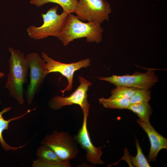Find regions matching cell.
<instances>
[{
	"mask_svg": "<svg viewBox=\"0 0 167 167\" xmlns=\"http://www.w3.org/2000/svg\"><path fill=\"white\" fill-rule=\"evenodd\" d=\"M98 79L108 81L117 86H123L137 89H149L158 80L154 70L150 69L146 73L135 72L132 75H113L108 77H99Z\"/></svg>",
	"mask_w": 167,
	"mask_h": 167,
	"instance_id": "cell-8",
	"label": "cell"
},
{
	"mask_svg": "<svg viewBox=\"0 0 167 167\" xmlns=\"http://www.w3.org/2000/svg\"><path fill=\"white\" fill-rule=\"evenodd\" d=\"M58 7L55 6L51 8L45 13L41 14L43 20L41 25H31L27 28V32L30 38L39 40L49 36L58 37L66 24L68 14L64 11L60 14H58Z\"/></svg>",
	"mask_w": 167,
	"mask_h": 167,
	"instance_id": "cell-3",
	"label": "cell"
},
{
	"mask_svg": "<svg viewBox=\"0 0 167 167\" xmlns=\"http://www.w3.org/2000/svg\"><path fill=\"white\" fill-rule=\"evenodd\" d=\"M11 55L8 60L9 72L5 88L9 91L10 96L23 105L24 84L27 82L29 64L26 56L19 50L11 47L8 48Z\"/></svg>",
	"mask_w": 167,
	"mask_h": 167,
	"instance_id": "cell-1",
	"label": "cell"
},
{
	"mask_svg": "<svg viewBox=\"0 0 167 167\" xmlns=\"http://www.w3.org/2000/svg\"><path fill=\"white\" fill-rule=\"evenodd\" d=\"M137 153L135 156H130V161L134 166L136 167H150L151 166L142 152L138 140L136 139Z\"/></svg>",
	"mask_w": 167,
	"mask_h": 167,
	"instance_id": "cell-17",
	"label": "cell"
},
{
	"mask_svg": "<svg viewBox=\"0 0 167 167\" xmlns=\"http://www.w3.org/2000/svg\"><path fill=\"white\" fill-rule=\"evenodd\" d=\"M32 166L33 167H71L69 163H60L47 161L37 158L33 161Z\"/></svg>",
	"mask_w": 167,
	"mask_h": 167,
	"instance_id": "cell-20",
	"label": "cell"
},
{
	"mask_svg": "<svg viewBox=\"0 0 167 167\" xmlns=\"http://www.w3.org/2000/svg\"><path fill=\"white\" fill-rule=\"evenodd\" d=\"M36 155L38 158L49 161L67 163L62 160L53 149L46 144H41L36 150Z\"/></svg>",
	"mask_w": 167,
	"mask_h": 167,
	"instance_id": "cell-16",
	"label": "cell"
},
{
	"mask_svg": "<svg viewBox=\"0 0 167 167\" xmlns=\"http://www.w3.org/2000/svg\"><path fill=\"white\" fill-rule=\"evenodd\" d=\"M151 91L148 89H138L130 99L131 104L148 102L151 98Z\"/></svg>",
	"mask_w": 167,
	"mask_h": 167,
	"instance_id": "cell-19",
	"label": "cell"
},
{
	"mask_svg": "<svg viewBox=\"0 0 167 167\" xmlns=\"http://www.w3.org/2000/svg\"><path fill=\"white\" fill-rule=\"evenodd\" d=\"M79 78L80 85L69 96H56L50 99L48 105L51 109L57 110L66 106L76 104L80 106L83 112H89L90 105L87 99V92L92 84L82 77L79 76Z\"/></svg>",
	"mask_w": 167,
	"mask_h": 167,
	"instance_id": "cell-7",
	"label": "cell"
},
{
	"mask_svg": "<svg viewBox=\"0 0 167 167\" xmlns=\"http://www.w3.org/2000/svg\"><path fill=\"white\" fill-rule=\"evenodd\" d=\"M111 12L110 4L105 0H79L74 13L82 21L101 24L108 21Z\"/></svg>",
	"mask_w": 167,
	"mask_h": 167,
	"instance_id": "cell-5",
	"label": "cell"
},
{
	"mask_svg": "<svg viewBox=\"0 0 167 167\" xmlns=\"http://www.w3.org/2000/svg\"><path fill=\"white\" fill-rule=\"evenodd\" d=\"M26 56L29 64L30 82L25 94L28 103L31 105L48 74L45 62L39 54L32 52Z\"/></svg>",
	"mask_w": 167,
	"mask_h": 167,
	"instance_id": "cell-6",
	"label": "cell"
},
{
	"mask_svg": "<svg viewBox=\"0 0 167 167\" xmlns=\"http://www.w3.org/2000/svg\"><path fill=\"white\" fill-rule=\"evenodd\" d=\"M103 29L101 24L84 23L72 13L68 14L66 24L58 37L64 46L74 40L83 37L88 42L99 43L102 40Z\"/></svg>",
	"mask_w": 167,
	"mask_h": 167,
	"instance_id": "cell-2",
	"label": "cell"
},
{
	"mask_svg": "<svg viewBox=\"0 0 167 167\" xmlns=\"http://www.w3.org/2000/svg\"><path fill=\"white\" fill-rule=\"evenodd\" d=\"M41 144L49 146L62 160L67 163L76 158L79 151L74 137L68 132L54 130L42 139Z\"/></svg>",
	"mask_w": 167,
	"mask_h": 167,
	"instance_id": "cell-4",
	"label": "cell"
},
{
	"mask_svg": "<svg viewBox=\"0 0 167 167\" xmlns=\"http://www.w3.org/2000/svg\"><path fill=\"white\" fill-rule=\"evenodd\" d=\"M138 89L123 86H117L111 91L110 98L130 99Z\"/></svg>",
	"mask_w": 167,
	"mask_h": 167,
	"instance_id": "cell-18",
	"label": "cell"
},
{
	"mask_svg": "<svg viewBox=\"0 0 167 167\" xmlns=\"http://www.w3.org/2000/svg\"><path fill=\"white\" fill-rule=\"evenodd\" d=\"M137 122L147 135L150 143V148L147 158L149 161L155 162L159 151L167 149V139L155 130L150 123L137 120Z\"/></svg>",
	"mask_w": 167,
	"mask_h": 167,
	"instance_id": "cell-11",
	"label": "cell"
},
{
	"mask_svg": "<svg viewBox=\"0 0 167 167\" xmlns=\"http://www.w3.org/2000/svg\"><path fill=\"white\" fill-rule=\"evenodd\" d=\"M53 2L59 5L62 7L63 11L68 14L74 13L78 3L77 0H31L30 3L38 7L45 4Z\"/></svg>",
	"mask_w": 167,
	"mask_h": 167,
	"instance_id": "cell-13",
	"label": "cell"
},
{
	"mask_svg": "<svg viewBox=\"0 0 167 167\" xmlns=\"http://www.w3.org/2000/svg\"><path fill=\"white\" fill-rule=\"evenodd\" d=\"M12 108L10 106L5 107L0 111V143L2 148L6 151L11 150L14 151L21 148L24 147L27 143L22 146L19 147H14L11 146L8 144L4 139L2 135V132L4 130H7L9 129V123L11 122L22 118L27 114L30 113L32 110H34L36 109L35 108L32 110L28 109L26 112L20 116L11 118L8 120L5 119L3 117V114L10 111Z\"/></svg>",
	"mask_w": 167,
	"mask_h": 167,
	"instance_id": "cell-12",
	"label": "cell"
},
{
	"mask_svg": "<svg viewBox=\"0 0 167 167\" xmlns=\"http://www.w3.org/2000/svg\"><path fill=\"white\" fill-rule=\"evenodd\" d=\"M89 113L83 112V122L81 127L77 135L74 136L76 142L86 151L87 161L94 165L104 164L101 157L103 152L102 146L96 147L92 143L87 127V120Z\"/></svg>",
	"mask_w": 167,
	"mask_h": 167,
	"instance_id": "cell-10",
	"label": "cell"
},
{
	"mask_svg": "<svg viewBox=\"0 0 167 167\" xmlns=\"http://www.w3.org/2000/svg\"><path fill=\"white\" fill-rule=\"evenodd\" d=\"M5 74L4 73L0 72V78H2L4 76Z\"/></svg>",
	"mask_w": 167,
	"mask_h": 167,
	"instance_id": "cell-21",
	"label": "cell"
},
{
	"mask_svg": "<svg viewBox=\"0 0 167 167\" xmlns=\"http://www.w3.org/2000/svg\"><path fill=\"white\" fill-rule=\"evenodd\" d=\"M127 109L136 114L141 121L150 123V117L152 110L148 102L130 104Z\"/></svg>",
	"mask_w": 167,
	"mask_h": 167,
	"instance_id": "cell-14",
	"label": "cell"
},
{
	"mask_svg": "<svg viewBox=\"0 0 167 167\" xmlns=\"http://www.w3.org/2000/svg\"><path fill=\"white\" fill-rule=\"evenodd\" d=\"M99 101L104 107L111 109H127L131 104L130 99L126 98L103 97L99 98Z\"/></svg>",
	"mask_w": 167,
	"mask_h": 167,
	"instance_id": "cell-15",
	"label": "cell"
},
{
	"mask_svg": "<svg viewBox=\"0 0 167 167\" xmlns=\"http://www.w3.org/2000/svg\"><path fill=\"white\" fill-rule=\"evenodd\" d=\"M41 57L45 62L48 74L52 72H59L67 79L68 84L66 88L61 91L62 93L63 96L65 91H70L72 88L75 72L82 68H86L91 64L90 59L88 58L77 62L67 64L55 61L44 52L41 53Z\"/></svg>",
	"mask_w": 167,
	"mask_h": 167,
	"instance_id": "cell-9",
	"label": "cell"
}]
</instances>
